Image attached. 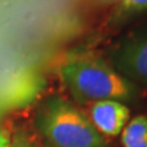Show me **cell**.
<instances>
[{"mask_svg":"<svg viewBox=\"0 0 147 147\" xmlns=\"http://www.w3.org/2000/svg\"><path fill=\"white\" fill-rule=\"evenodd\" d=\"M60 79L70 93L80 102L130 99L134 87L125 76L93 54L67 58L59 67Z\"/></svg>","mask_w":147,"mask_h":147,"instance_id":"1","label":"cell"},{"mask_svg":"<svg viewBox=\"0 0 147 147\" xmlns=\"http://www.w3.org/2000/svg\"><path fill=\"white\" fill-rule=\"evenodd\" d=\"M40 127L53 147H104L105 139L90 119L61 99L50 102L40 118Z\"/></svg>","mask_w":147,"mask_h":147,"instance_id":"2","label":"cell"},{"mask_svg":"<svg viewBox=\"0 0 147 147\" xmlns=\"http://www.w3.org/2000/svg\"><path fill=\"white\" fill-rule=\"evenodd\" d=\"M113 58L121 74L147 84V31L120 43Z\"/></svg>","mask_w":147,"mask_h":147,"instance_id":"3","label":"cell"},{"mask_svg":"<svg viewBox=\"0 0 147 147\" xmlns=\"http://www.w3.org/2000/svg\"><path fill=\"white\" fill-rule=\"evenodd\" d=\"M87 118L103 137H117L129 123L130 109L120 100H97L90 103Z\"/></svg>","mask_w":147,"mask_h":147,"instance_id":"4","label":"cell"},{"mask_svg":"<svg viewBox=\"0 0 147 147\" xmlns=\"http://www.w3.org/2000/svg\"><path fill=\"white\" fill-rule=\"evenodd\" d=\"M124 147H147V117L137 115L129 121L121 131Z\"/></svg>","mask_w":147,"mask_h":147,"instance_id":"5","label":"cell"},{"mask_svg":"<svg viewBox=\"0 0 147 147\" xmlns=\"http://www.w3.org/2000/svg\"><path fill=\"white\" fill-rule=\"evenodd\" d=\"M147 10V0H118L115 4V16H131Z\"/></svg>","mask_w":147,"mask_h":147,"instance_id":"6","label":"cell"},{"mask_svg":"<svg viewBox=\"0 0 147 147\" xmlns=\"http://www.w3.org/2000/svg\"><path fill=\"white\" fill-rule=\"evenodd\" d=\"M0 147H11V140L4 130H0Z\"/></svg>","mask_w":147,"mask_h":147,"instance_id":"7","label":"cell"},{"mask_svg":"<svg viewBox=\"0 0 147 147\" xmlns=\"http://www.w3.org/2000/svg\"><path fill=\"white\" fill-rule=\"evenodd\" d=\"M11 147H33L30 142H27L25 139H22L20 136H16L13 141L11 142Z\"/></svg>","mask_w":147,"mask_h":147,"instance_id":"8","label":"cell"}]
</instances>
